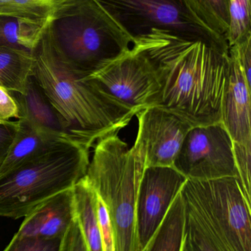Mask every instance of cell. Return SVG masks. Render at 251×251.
Returning <instances> with one entry per match:
<instances>
[{
	"mask_svg": "<svg viewBox=\"0 0 251 251\" xmlns=\"http://www.w3.org/2000/svg\"><path fill=\"white\" fill-rule=\"evenodd\" d=\"M154 65L160 92L154 106L192 126L221 122L229 71V49L153 29L134 41Z\"/></svg>",
	"mask_w": 251,
	"mask_h": 251,
	"instance_id": "cell-1",
	"label": "cell"
},
{
	"mask_svg": "<svg viewBox=\"0 0 251 251\" xmlns=\"http://www.w3.org/2000/svg\"><path fill=\"white\" fill-rule=\"evenodd\" d=\"M32 54V76L66 133L87 150L100 139L118 134L139 113L108 94L94 79L68 69L53 52L44 31Z\"/></svg>",
	"mask_w": 251,
	"mask_h": 251,
	"instance_id": "cell-2",
	"label": "cell"
},
{
	"mask_svg": "<svg viewBox=\"0 0 251 251\" xmlns=\"http://www.w3.org/2000/svg\"><path fill=\"white\" fill-rule=\"evenodd\" d=\"M57 58L88 76L126 54L131 38L94 0H62L44 29Z\"/></svg>",
	"mask_w": 251,
	"mask_h": 251,
	"instance_id": "cell-3",
	"label": "cell"
},
{
	"mask_svg": "<svg viewBox=\"0 0 251 251\" xmlns=\"http://www.w3.org/2000/svg\"><path fill=\"white\" fill-rule=\"evenodd\" d=\"M94 147L85 177L106 206L113 251H138L137 197L144 163L118 134Z\"/></svg>",
	"mask_w": 251,
	"mask_h": 251,
	"instance_id": "cell-4",
	"label": "cell"
},
{
	"mask_svg": "<svg viewBox=\"0 0 251 251\" xmlns=\"http://www.w3.org/2000/svg\"><path fill=\"white\" fill-rule=\"evenodd\" d=\"M89 151L68 142L0 176V217L25 218L36 206L85 176Z\"/></svg>",
	"mask_w": 251,
	"mask_h": 251,
	"instance_id": "cell-5",
	"label": "cell"
},
{
	"mask_svg": "<svg viewBox=\"0 0 251 251\" xmlns=\"http://www.w3.org/2000/svg\"><path fill=\"white\" fill-rule=\"evenodd\" d=\"M181 193L221 251H251V203L236 177L187 180Z\"/></svg>",
	"mask_w": 251,
	"mask_h": 251,
	"instance_id": "cell-6",
	"label": "cell"
},
{
	"mask_svg": "<svg viewBox=\"0 0 251 251\" xmlns=\"http://www.w3.org/2000/svg\"><path fill=\"white\" fill-rule=\"evenodd\" d=\"M134 41L153 29L229 49L226 40L208 29L185 0H94Z\"/></svg>",
	"mask_w": 251,
	"mask_h": 251,
	"instance_id": "cell-7",
	"label": "cell"
},
{
	"mask_svg": "<svg viewBox=\"0 0 251 251\" xmlns=\"http://www.w3.org/2000/svg\"><path fill=\"white\" fill-rule=\"evenodd\" d=\"M173 168L187 180L237 178L234 143L223 124L192 127Z\"/></svg>",
	"mask_w": 251,
	"mask_h": 251,
	"instance_id": "cell-8",
	"label": "cell"
},
{
	"mask_svg": "<svg viewBox=\"0 0 251 251\" xmlns=\"http://www.w3.org/2000/svg\"><path fill=\"white\" fill-rule=\"evenodd\" d=\"M88 77L108 94L139 112L154 106L160 92L154 65L134 45L126 54Z\"/></svg>",
	"mask_w": 251,
	"mask_h": 251,
	"instance_id": "cell-9",
	"label": "cell"
},
{
	"mask_svg": "<svg viewBox=\"0 0 251 251\" xmlns=\"http://www.w3.org/2000/svg\"><path fill=\"white\" fill-rule=\"evenodd\" d=\"M138 131L132 146L147 167H173L192 126L184 119L157 106L137 115Z\"/></svg>",
	"mask_w": 251,
	"mask_h": 251,
	"instance_id": "cell-10",
	"label": "cell"
},
{
	"mask_svg": "<svg viewBox=\"0 0 251 251\" xmlns=\"http://www.w3.org/2000/svg\"><path fill=\"white\" fill-rule=\"evenodd\" d=\"M187 180L173 167L144 168L137 197L138 251L144 250Z\"/></svg>",
	"mask_w": 251,
	"mask_h": 251,
	"instance_id": "cell-11",
	"label": "cell"
},
{
	"mask_svg": "<svg viewBox=\"0 0 251 251\" xmlns=\"http://www.w3.org/2000/svg\"><path fill=\"white\" fill-rule=\"evenodd\" d=\"M75 220L73 190L68 189L50 198L25 217L19 237L64 239Z\"/></svg>",
	"mask_w": 251,
	"mask_h": 251,
	"instance_id": "cell-12",
	"label": "cell"
},
{
	"mask_svg": "<svg viewBox=\"0 0 251 251\" xmlns=\"http://www.w3.org/2000/svg\"><path fill=\"white\" fill-rule=\"evenodd\" d=\"M229 71L221 107V122L233 143H251V86L234 58Z\"/></svg>",
	"mask_w": 251,
	"mask_h": 251,
	"instance_id": "cell-13",
	"label": "cell"
},
{
	"mask_svg": "<svg viewBox=\"0 0 251 251\" xmlns=\"http://www.w3.org/2000/svg\"><path fill=\"white\" fill-rule=\"evenodd\" d=\"M18 122L19 129L7 156L0 166V176L60 145L75 142L67 134L41 128L25 118L18 119Z\"/></svg>",
	"mask_w": 251,
	"mask_h": 251,
	"instance_id": "cell-14",
	"label": "cell"
},
{
	"mask_svg": "<svg viewBox=\"0 0 251 251\" xmlns=\"http://www.w3.org/2000/svg\"><path fill=\"white\" fill-rule=\"evenodd\" d=\"M72 190L75 220L89 251H103L97 193L85 176L75 184Z\"/></svg>",
	"mask_w": 251,
	"mask_h": 251,
	"instance_id": "cell-15",
	"label": "cell"
},
{
	"mask_svg": "<svg viewBox=\"0 0 251 251\" xmlns=\"http://www.w3.org/2000/svg\"><path fill=\"white\" fill-rule=\"evenodd\" d=\"M11 93L19 104V119L25 118L41 128L69 135L60 116L33 76L28 79L24 94Z\"/></svg>",
	"mask_w": 251,
	"mask_h": 251,
	"instance_id": "cell-16",
	"label": "cell"
},
{
	"mask_svg": "<svg viewBox=\"0 0 251 251\" xmlns=\"http://www.w3.org/2000/svg\"><path fill=\"white\" fill-rule=\"evenodd\" d=\"M187 210L181 192L143 251H184Z\"/></svg>",
	"mask_w": 251,
	"mask_h": 251,
	"instance_id": "cell-17",
	"label": "cell"
},
{
	"mask_svg": "<svg viewBox=\"0 0 251 251\" xmlns=\"http://www.w3.org/2000/svg\"><path fill=\"white\" fill-rule=\"evenodd\" d=\"M32 51L10 47H0V86L10 92L25 93L28 79L32 76Z\"/></svg>",
	"mask_w": 251,
	"mask_h": 251,
	"instance_id": "cell-18",
	"label": "cell"
},
{
	"mask_svg": "<svg viewBox=\"0 0 251 251\" xmlns=\"http://www.w3.org/2000/svg\"><path fill=\"white\" fill-rule=\"evenodd\" d=\"M45 21L0 14V47L33 51L47 26Z\"/></svg>",
	"mask_w": 251,
	"mask_h": 251,
	"instance_id": "cell-19",
	"label": "cell"
},
{
	"mask_svg": "<svg viewBox=\"0 0 251 251\" xmlns=\"http://www.w3.org/2000/svg\"><path fill=\"white\" fill-rule=\"evenodd\" d=\"M195 16L214 33L225 38L229 26L228 0H185Z\"/></svg>",
	"mask_w": 251,
	"mask_h": 251,
	"instance_id": "cell-20",
	"label": "cell"
},
{
	"mask_svg": "<svg viewBox=\"0 0 251 251\" xmlns=\"http://www.w3.org/2000/svg\"><path fill=\"white\" fill-rule=\"evenodd\" d=\"M62 0H0V14L47 22Z\"/></svg>",
	"mask_w": 251,
	"mask_h": 251,
	"instance_id": "cell-21",
	"label": "cell"
},
{
	"mask_svg": "<svg viewBox=\"0 0 251 251\" xmlns=\"http://www.w3.org/2000/svg\"><path fill=\"white\" fill-rule=\"evenodd\" d=\"M229 26L225 40L231 47L251 36V0H228Z\"/></svg>",
	"mask_w": 251,
	"mask_h": 251,
	"instance_id": "cell-22",
	"label": "cell"
},
{
	"mask_svg": "<svg viewBox=\"0 0 251 251\" xmlns=\"http://www.w3.org/2000/svg\"><path fill=\"white\" fill-rule=\"evenodd\" d=\"M187 229L184 251H221L198 216L187 206Z\"/></svg>",
	"mask_w": 251,
	"mask_h": 251,
	"instance_id": "cell-23",
	"label": "cell"
},
{
	"mask_svg": "<svg viewBox=\"0 0 251 251\" xmlns=\"http://www.w3.org/2000/svg\"><path fill=\"white\" fill-rule=\"evenodd\" d=\"M3 251H65V238L40 239L14 235Z\"/></svg>",
	"mask_w": 251,
	"mask_h": 251,
	"instance_id": "cell-24",
	"label": "cell"
},
{
	"mask_svg": "<svg viewBox=\"0 0 251 251\" xmlns=\"http://www.w3.org/2000/svg\"><path fill=\"white\" fill-rule=\"evenodd\" d=\"M234 153L237 170V180L247 200L251 203V143H234Z\"/></svg>",
	"mask_w": 251,
	"mask_h": 251,
	"instance_id": "cell-25",
	"label": "cell"
},
{
	"mask_svg": "<svg viewBox=\"0 0 251 251\" xmlns=\"http://www.w3.org/2000/svg\"><path fill=\"white\" fill-rule=\"evenodd\" d=\"M229 55L236 60L249 86L251 85V36L229 47Z\"/></svg>",
	"mask_w": 251,
	"mask_h": 251,
	"instance_id": "cell-26",
	"label": "cell"
},
{
	"mask_svg": "<svg viewBox=\"0 0 251 251\" xmlns=\"http://www.w3.org/2000/svg\"><path fill=\"white\" fill-rule=\"evenodd\" d=\"M19 129L17 121H0V166L7 156Z\"/></svg>",
	"mask_w": 251,
	"mask_h": 251,
	"instance_id": "cell-27",
	"label": "cell"
},
{
	"mask_svg": "<svg viewBox=\"0 0 251 251\" xmlns=\"http://www.w3.org/2000/svg\"><path fill=\"white\" fill-rule=\"evenodd\" d=\"M19 118L20 110L16 99L10 91L0 86V121L6 122Z\"/></svg>",
	"mask_w": 251,
	"mask_h": 251,
	"instance_id": "cell-28",
	"label": "cell"
},
{
	"mask_svg": "<svg viewBox=\"0 0 251 251\" xmlns=\"http://www.w3.org/2000/svg\"><path fill=\"white\" fill-rule=\"evenodd\" d=\"M97 206H98L99 221H100V230H101L103 251H113V237H112L110 223L108 218L106 206L99 196Z\"/></svg>",
	"mask_w": 251,
	"mask_h": 251,
	"instance_id": "cell-29",
	"label": "cell"
},
{
	"mask_svg": "<svg viewBox=\"0 0 251 251\" xmlns=\"http://www.w3.org/2000/svg\"><path fill=\"white\" fill-rule=\"evenodd\" d=\"M65 251H89L76 220L65 237Z\"/></svg>",
	"mask_w": 251,
	"mask_h": 251,
	"instance_id": "cell-30",
	"label": "cell"
}]
</instances>
